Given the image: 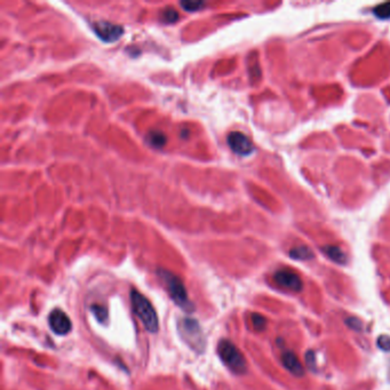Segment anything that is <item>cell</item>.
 Here are the masks:
<instances>
[{"label": "cell", "instance_id": "cell-1", "mask_svg": "<svg viewBox=\"0 0 390 390\" xmlns=\"http://www.w3.org/2000/svg\"><path fill=\"white\" fill-rule=\"evenodd\" d=\"M158 276L163 280L170 299L174 301L176 306L181 308L182 310L186 311V313H191V311L195 310L193 303L189 300L185 284H183V281L176 275L170 273L168 270L159 269Z\"/></svg>", "mask_w": 390, "mask_h": 390}, {"label": "cell", "instance_id": "cell-2", "mask_svg": "<svg viewBox=\"0 0 390 390\" xmlns=\"http://www.w3.org/2000/svg\"><path fill=\"white\" fill-rule=\"evenodd\" d=\"M130 300H132L134 313L137 315L141 322L143 323L144 327L150 333L158 332V317H157L156 310L151 302L147 299L143 294L135 290L130 292Z\"/></svg>", "mask_w": 390, "mask_h": 390}, {"label": "cell", "instance_id": "cell-3", "mask_svg": "<svg viewBox=\"0 0 390 390\" xmlns=\"http://www.w3.org/2000/svg\"><path fill=\"white\" fill-rule=\"evenodd\" d=\"M218 355L222 363L235 374H244L247 371L246 359L231 341L222 339L219 342Z\"/></svg>", "mask_w": 390, "mask_h": 390}, {"label": "cell", "instance_id": "cell-4", "mask_svg": "<svg viewBox=\"0 0 390 390\" xmlns=\"http://www.w3.org/2000/svg\"><path fill=\"white\" fill-rule=\"evenodd\" d=\"M178 330L182 340L185 341L190 348L197 352L198 353H202L204 352L206 341L204 334H203L202 327L197 320L189 318V317H185V318L179 320Z\"/></svg>", "mask_w": 390, "mask_h": 390}, {"label": "cell", "instance_id": "cell-5", "mask_svg": "<svg viewBox=\"0 0 390 390\" xmlns=\"http://www.w3.org/2000/svg\"><path fill=\"white\" fill-rule=\"evenodd\" d=\"M95 35L104 42H114L124 34V29L120 25L107 21L95 22L93 24Z\"/></svg>", "mask_w": 390, "mask_h": 390}, {"label": "cell", "instance_id": "cell-6", "mask_svg": "<svg viewBox=\"0 0 390 390\" xmlns=\"http://www.w3.org/2000/svg\"><path fill=\"white\" fill-rule=\"evenodd\" d=\"M229 148L239 156H248L254 151L252 141L241 132H231L227 137Z\"/></svg>", "mask_w": 390, "mask_h": 390}, {"label": "cell", "instance_id": "cell-7", "mask_svg": "<svg viewBox=\"0 0 390 390\" xmlns=\"http://www.w3.org/2000/svg\"><path fill=\"white\" fill-rule=\"evenodd\" d=\"M274 280L280 287L287 288L293 292H300L302 290L303 283L297 273L290 269H280L275 273Z\"/></svg>", "mask_w": 390, "mask_h": 390}, {"label": "cell", "instance_id": "cell-8", "mask_svg": "<svg viewBox=\"0 0 390 390\" xmlns=\"http://www.w3.org/2000/svg\"><path fill=\"white\" fill-rule=\"evenodd\" d=\"M48 324L51 330L57 335H65L70 332L72 324L68 315L61 309H54L48 316Z\"/></svg>", "mask_w": 390, "mask_h": 390}, {"label": "cell", "instance_id": "cell-9", "mask_svg": "<svg viewBox=\"0 0 390 390\" xmlns=\"http://www.w3.org/2000/svg\"><path fill=\"white\" fill-rule=\"evenodd\" d=\"M281 363H283L285 369L288 370L292 374L297 376L303 375L304 371L302 364H301L299 358H297V355L293 352L284 353L283 355H281Z\"/></svg>", "mask_w": 390, "mask_h": 390}, {"label": "cell", "instance_id": "cell-10", "mask_svg": "<svg viewBox=\"0 0 390 390\" xmlns=\"http://www.w3.org/2000/svg\"><path fill=\"white\" fill-rule=\"evenodd\" d=\"M323 252L331 259V260L336 262V263L343 264L347 262V255L340 247L333 246V245H327V246L323 247Z\"/></svg>", "mask_w": 390, "mask_h": 390}, {"label": "cell", "instance_id": "cell-11", "mask_svg": "<svg viewBox=\"0 0 390 390\" xmlns=\"http://www.w3.org/2000/svg\"><path fill=\"white\" fill-rule=\"evenodd\" d=\"M290 257L292 259H296V260H310V259L314 258L313 251L310 250L309 247L307 246H297L292 248L290 251Z\"/></svg>", "mask_w": 390, "mask_h": 390}, {"label": "cell", "instance_id": "cell-12", "mask_svg": "<svg viewBox=\"0 0 390 390\" xmlns=\"http://www.w3.org/2000/svg\"><path fill=\"white\" fill-rule=\"evenodd\" d=\"M148 141L155 148H162L166 144V136L159 130H153V132L149 133Z\"/></svg>", "mask_w": 390, "mask_h": 390}, {"label": "cell", "instance_id": "cell-13", "mask_svg": "<svg viewBox=\"0 0 390 390\" xmlns=\"http://www.w3.org/2000/svg\"><path fill=\"white\" fill-rule=\"evenodd\" d=\"M91 311L93 313L95 318L99 320L100 323L107 324L108 323V309L100 304H93L91 307Z\"/></svg>", "mask_w": 390, "mask_h": 390}, {"label": "cell", "instance_id": "cell-14", "mask_svg": "<svg viewBox=\"0 0 390 390\" xmlns=\"http://www.w3.org/2000/svg\"><path fill=\"white\" fill-rule=\"evenodd\" d=\"M373 14L379 19H390V2H383V4L376 6L373 9Z\"/></svg>", "mask_w": 390, "mask_h": 390}, {"label": "cell", "instance_id": "cell-15", "mask_svg": "<svg viewBox=\"0 0 390 390\" xmlns=\"http://www.w3.org/2000/svg\"><path fill=\"white\" fill-rule=\"evenodd\" d=\"M252 323H253L255 330L263 331L265 329V325H267V319L260 314H253L252 315Z\"/></svg>", "mask_w": 390, "mask_h": 390}, {"label": "cell", "instance_id": "cell-16", "mask_svg": "<svg viewBox=\"0 0 390 390\" xmlns=\"http://www.w3.org/2000/svg\"><path fill=\"white\" fill-rule=\"evenodd\" d=\"M204 2L202 1H182L181 6L182 8L186 12H195L199 11V9L204 7Z\"/></svg>", "mask_w": 390, "mask_h": 390}, {"label": "cell", "instance_id": "cell-17", "mask_svg": "<svg viewBox=\"0 0 390 390\" xmlns=\"http://www.w3.org/2000/svg\"><path fill=\"white\" fill-rule=\"evenodd\" d=\"M179 18V14L178 12L174 11V9H165V11L163 12V15H162V19L163 21H165L166 23H173L175 22L176 19Z\"/></svg>", "mask_w": 390, "mask_h": 390}, {"label": "cell", "instance_id": "cell-18", "mask_svg": "<svg viewBox=\"0 0 390 390\" xmlns=\"http://www.w3.org/2000/svg\"><path fill=\"white\" fill-rule=\"evenodd\" d=\"M378 346L385 352H390V336L381 335L378 339Z\"/></svg>", "mask_w": 390, "mask_h": 390}, {"label": "cell", "instance_id": "cell-19", "mask_svg": "<svg viewBox=\"0 0 390 390\" xmlns=\"http://www.w3.org/2000/svg\"><path fill=\"white\" fill-rule=\"evenodd\" d=\"M346 324L350 327V329H353L355 331H359L360 329H362V326H363L362 322H360L359 319L355 318V317H353V318L346 319Z\"/></svg>", "mask_w": 390, "mask_h": 390}, {"label": "cell", "instance_id": "cell-20", "mask_svg": "<svg viewBox=\"0 0 390 390\" xmlns=\"http://www.w3.org/2000/svg\"><path fill=\"white\" fill-rule=\"evenodd\" d=\"M306 360H307L308 366H309V368H310L311 370H314V369H315V366L313 365V364L315 363V356H314V353H313V352H309V353H307V355H306Z\"/></svg>", "mask_w": 390, "mask_h": 390}]
</instances>
